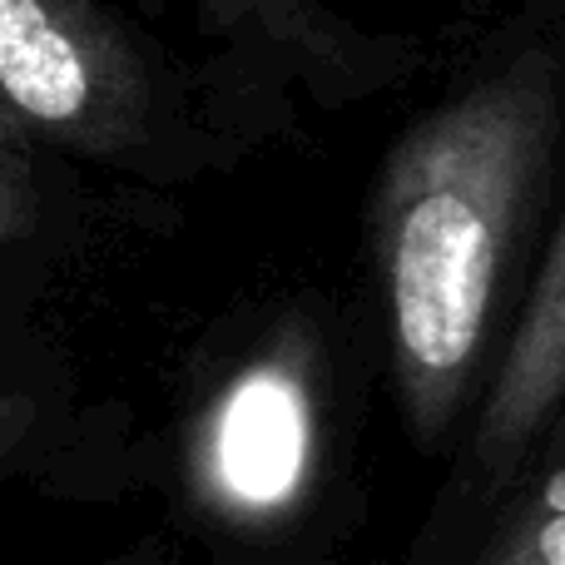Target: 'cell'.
<instances>
[{
    "instance_id": "2",
    "label": "cell",
    "mask_w": 565,
    "mask_h": 565,
    "mask_svg": "<svg viewBox=\"0 0 565 565\" xmlns=\"http://www.w3.org/2000/svg\"><path fill=\"white\" fill-rule=\"evenodd\" d=\"M0 99L55 154L154 189L238 164L288 109L218 60L184 65L109 0H0Z\"/></svg>"
},
{
    "instance_id": "6",
    "label": "cell",
    "mask_w": 565,
    "mask_h": 565,
    "mask_svg": "<svg viewBox=\"0 0 565 565\" xmlns=\"http://www.w3.org/2000/svg\"><path fill=\"white\" fill-rule=\"evenodd\" d=\"M471 565H565V427L497 507Z\"/></svg>"
},
{
    "instance_id": "1",
    "label": "cell",
    "mask_w": 565,
    "mask_h": 565,
    "mask_svg": "<svg viewBox=\"0 0 565 565\" xmlns=\"http://www.w3.org/2000/svg\"><path fill=\"white\" fill-rule=\"evenodd\" d=\"M565 174V15L531 25L412 119L382 159L367 248L392 387L422 451H441L481 397L507 302L526 292Z\"/></svg>"
},
{
    "instance_id": "4",
    "label": "cell",
    "mask_w": 565,
    "mask_h": 565,
    "mask_svg": "<svg viewBox=\"0 0 565 565\" xmlns=\"http://www.w3.org/2000/svg\"><path fill=\"white\" fill-rule=\"evenodd\" d=\"M139 10H174V0H135ZM218 65L274 95H308L338 115L402 85L422 65L407 35H372L322 0H184Z\"/></svg>"
},
{
    "instance_id": "7",
    "label": "cell",
    "mask_w": 565,
    "mask_h": 565,
    "mask_svg": "<svg viewBox=\"0 0 565 565\" xmlns=\"http://www.w3.org/2000/svg\"><path fill=\"white\" fill-rule=\"evenodd\" d=\"M536 10H561L565 15V0H536Z\"/></svg>"
},
{
    "instance_id": "5",
    "label": "cell",
    "mask_w": 565,
    "mask_h": 565,
    "mask_svg": "<svg viewBox=\"0 0 565 565\" xmlns=\"http://www.w3.org/2000/svg\"><path fill=\"white\" fill-rule=\"evenodd\" d=\"M565 427V199L551 218L541 264L516 302L507 348L491 362L467 437L461 487L497 511Z\"/></svg>"
},
{
    "instance_id": "3",
    "label": "cell",
    "mask_w": 565,
    "mask_h": 565,
    "mask_svg": "<svg viewBox=\"0 0 565 565\" xmlns=\"http://www.w3.org/2000/svg\"><path fill=\"white\" fill-rule=\"evenodd\" d=\"M328 367L308 322L258 332L184 422V497L234 546H278L308 526L328 481Z\"/></svg>"
}]
</instances>
